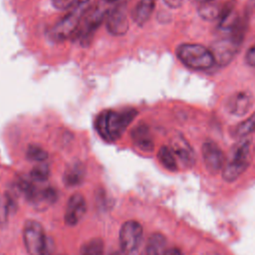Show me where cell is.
<instances>
[{"label": "cell", "instance_id": "27", "mask_svg": "<svg viewBox=\"0 0 255 255\" xmlns=\"http://www.w3.org/2000/svg\"><path fill=\"white\" fill-rule=\"evenodd\" d=\"M245 62L251 67H255V44L252 45L245 54Z\"/></svg>", "mask_w": 255, "mask_h": 255}, {"label": "cell", "instance_id": "21", "mask_svg": "<svg viewBox=\"0 0 255 255\" xmlns=\"http://www.w3.org/2000/svg\"><path fill=\"white\" fill-rule=\"evenodd\" d=\"M15 187L16 190L19 191L20 194H22L25 197V199L31 203H33L39 190L31 181L25 178H19L15 182Z\"/></svg>", "mask_w": 255, "mask_h": 255}, {"label": "cell", "instance_id": "29", "mask_svg": "<svg viewBox=\"0 0 255 255\" xmlns=\"http://www.w3.org/2000/svg\"><path fill=\"white\" fill-rule=\"evenodd\" d=\"M162 255H182V253L178 248H170V249L164 251V253Z\"/></svg>", "mask_w": 255, "mask_h": 255}, {"label": "cell", "instance_id": "4", "mask_svg": "<svg viewBox=\"0 0 255 255\" xmlns=\"http://www.w3.org/2000/svg\"><path fill=\"white\" fill-rule=\"evenodd\" d=\"M175 54L183 65L192 70H207L215 64L210 50L200 44H181Z\"/></svg>", "mask_w": 255, "mask_h": 255}, {"label": "cell", "instance_id": "18", "mask_svg": "<svg viewBox=\"0 0 255 255\" xmlns=\"http://www.w3.org/2000/svg\"><path fill=\"white\" fill-rule=\"evenodd\" d=\"M57 199H58L57 190L53 187H46L38 190L37 195L32 204H34L37 208L41 207L42 209H44L47 206L55 203Z\"/></svg>", "mask_w": 255, "mask_h": 255}, {"label": "cell", "instance_id": "12", "mask_svg": "<svg viewBox=\"0 0 255 255\" xmlns=\"http://www.w3.org/2000/svg\"><path fill=\"white\" fill-rule=\"evenodd\" d=\"M254 104V98L249 91H240L234 93L226 103L227 111L236 117L246 115Z\"/></svg>", "mask_w": 255, "mask_h": 255}, {"label": "cell", "instance_id": "7", "mask_svg": "<svg viewBox=\"0 0 255 255\" xmlns=\"http://www.w3.org/2000/svg\"><path fill=\"white\" fill-rule=\"evenodd\" d=\"M143 229L139 222L135 220L126 221L120 229V247L124 255L133 254L142 239Z\"/></svg>", "mask_w": 255, "mask_h": 255}, {"label": "cell", "instance_id": "17", "mask_svg": "<svg viewBox=\"0 0 255 255\" xmlns=\"http://www.w3.org/2000/svg\"><path fill=\"white\" fill-rule=\"evenodd\" d=\"M166 244L165 237L160 233L151 234L140 255H162Z\"/></svg>", "mask_w": 255, "mask_h": 255}, {"label": "cell", "instance_id": "20", "mask_svg": "<svg viewBox=\"0 0 255 255\" xmlns=\"http://www.w3.org/2000/svg\"><path fill=\"white\" fill-rule=\"evenodd\" d=\"M157 158L159 162L169 171L177 170V162L174 156L173 151L170 147L166 145H162L157 151Z\"/></svg>", "mask_w": 255, "mask_h": 255}, {"label": "cell", "instance_id": "28", "mask_svg": "<svg viewBox=\"0 0 255 255\" xmlns=\"http://www.w3.org/2000/svg\"><path fill=\"white\" fill-rule=\"evenodd\" d=\"M163 2L165 3L166 6H168L169 8H172V9L179 8L182 4V0H163Z\"/></svg>", "mask_w": 255, "mask_h": 255}, {"label": "cell", "instance_id": "26", "mask_svg": "<svg viewBox=\"0 0 255 255\" xmlns=\"http://www.w3.org/2000/svg\"><path fill=\"white\" fill-rule=\"evenodd\" d=\"M79 0H52L53 6L58 10H65L72 8Z\"/></svg>", "mask_w": 255, "mask_h": 255}, {"label": "cell", "instance_id": "8", "mask_svg": "<svg viewBox=\"0 0 255 255\" xmlns=\"http://www.w3.org/2000/svg\"><path fill=\"white\" fill-rule=\"evenodd\" d=\"M240 46L241 45L234 42L230 37L222 38L213 42L210 47V52L215 64L218 66L228 65L239 51Z\"/></svg>", "mask_w": 255, "mask_h": 255}, {"label": "cell", "instance_id": "33", "mask_svg": "<svg viewBox=\"0 0 255 255\" xmlns=\"http://www.w3.org/2000/svg\"><path fill=\"white\" fill-rule=\"evenodd\" d=\"M0 255H5V254H2V253H0Z\"/></svg>", "mask_w": 255, "mask_h": 255}, {"label": "cell", "instance_id": "19", "mask_svg": "<svg viewBox=\"0 0 255 255\" xmlns=\"http://www.w3.org/2000/svg\"><path fill=\"white\" fill-rule=\"evenodd\" d=\"M223 8L213 1H208L200 4L198 8V15L206 21H214L220 19L223 13Z\"/></svg>", "mask_w": 255, "mask_h": 255}, {"label": "cell", "instance_id": "24", "mask_svg": "<svg viewBox=\"0 0 255 255\" xmlns=\"http://www.w3.org/2000/svg\"><path fill=\"white\" fill-rule=\"evenodd\" d=\"M26 156L29 160L44 162L48 158V152L40 145L30 144L27 148Z\"/></svg>", "mask_w": 255, "mask_h": 255}, {"label": "cell", "instance_id": "16", "mask_svg": "<svg viewBox=\"0 0 255 255\" xmlns=\"http://www.w3.org/2000/svg\"><path fill=\"white\" fill-rule=\"evenodd\" d=\"M155 7L154 0H140L133 9L132 19L138 25H144L150 18Z\"/></svg>", "mask_w": 255, "mask_h": 255}, {"label": "cell", "instance_id": "23", "mask_svg": "<svg viewBox=\"0 0 255 255\" xmlns=\"http://www.w3.org/2000/svg\"><path fill=\"white\" fill-rule=\"evenodd\" d=\"M255 130V113L247 120L241 122L234 129V135L237 137H244Z\"/></svg>", "mask_w": 255, "mask_h": 255}, {"label": "cell", "instance_id": "30", "mask_svg": "<svg viewBox=\"0 0 255 255\" xmlns=\"http://www.w3.org/2000/svg\"><path fill=\"white\" fill-rule=\"evenodd\" d=\"M118 1H120V0H105V2H106L107 4H114V3L118 2Z\"/></svg>", "mask_w": 255, "mask_h": 255}, {"label": "cell", "instance_id": "11", "mask_svg": "<svg viewBox=\"0 0 255 255\" xmlns=\"http://www.w3.org/2000/svg\"><path fill=\"white\" fill-rule=\"evenodd\" d=\"M86 211L87 202L85 197L78 192L72 194L68 200L64 215L65 224L68 226L77 225L84 217Z\"/></svg>", "mask_w": 255, "mask_h": 255}, {"label": "cell", "instance_id": "32", "mask_svg": "<svg viewBox=\"0 0 255 255\" xmlns=\"http://www.w3.org/2000/svg\"><path fill=\"white\" fill-rule=\"evenodd\" d=\"M109 255H122V254L119 253V252H112V253L109 254Z\"/></svg>", "mask_w": 255, "mask_h": 255}, {"label": "cell", "instance_id": "9", "mask_svg": "<svg viewBox=\"0 0 255 255\" xmlns=\"http://www.w3.org/2000/svg\"><path fill=\"white\" fill-rule=\"evenodd\" d=\"M201 153L205 167L210 173L215 174L223 168L225 160L224 154L221 148L214 141H204L201 147Z\"/></svg>", "mask_w": 255, "mask_h": 255}, {"label": "cell", "instance_id": "25", "mask_svg": "<svg viewBox=\"0 0 255 255\" xmlns=\"http://www.w3.org/2000/svg\"><path fill=\"white\" fill-rule=\"evenodd\" d=\"M50 172L51 171H50L49 165L43 162V163H40L32 168V170L30 171V177L34 181L44 182L49 178Z\"/></svg>", "mask_w": 255, "mask_h": 255}, {"label": "cell", "instance_id": "3", "mask_svg": "<svg viewBox=\"0 0 255 255\" xmlns=\"http://www.w3.org/2000/svg\"><path fill=\"white\" fill-rule=\"evenodd\" d=\"M90 9V0H79L51 29V37L55 41H64L76 34L82 18Z\"/></svg>", "mask_w": 255, "mask_h": 255}, {"label": "cell", "instance_id": "14", "mask_svg": "<svg viewBox=\"0 0 255 255\" xmlns=\"http://www.w3.org/2000/svg\"><path fill=\"white\" fill-rule=\"evenodd\" d=\"M86 176V167L81 161L70 163L63 174V182L68 187H75L83 183Z\"/></svg>", "mask_w": 255, "mask_h": 255}, {"label": "cell", "instance_id": "1", "mask_svg": "<svg viewBox=\"0 0 255 255\" xmlns=\"http://www.w3.org/2000/svg\"><path fill=\"white\" fill-rule=\"evenodd\" d=\"M137 112L129 109L124 112L105 111L99 115L96 122L99 134L108 141L119 139L128 125L133 121Z\"/></svg>", "mask_w": 255, "mask_h": 255}, {"label": "cell", "instance_id": "22", "mask_svg": "<svg viewBox=\"0 0 255 255\" xmlns=\"http://www.w3.org/2000/svg\"><path fill=\"white\" fill-rule=\"evenodd\" d=\"M104 247V241L101 238H93L82 246L80 255H103Z\"/></svg>", "mask_w": 255, "mask_h": 255}, {"label": "cell", "instance_id": "15", "mask_svg": "<svg viewBox=\"0 0 255 255\" xmlns=\"http://www.w3.org/2000/svg\"><path fill=\"white\" fill-rule=\"evenodd\" d=\"M133 143L143 151H152L154 147L153 139L150 135L148 128L145 125H138L130 133Z\"/></svg>", "mask_w": 255, "mask_h": 255}, {"label": "cell", "instance_id": "5", "mask_svg": "<svg viewBox=\"0 0 255 255\" xmlns=\"http://www.w3.org/2000/svg\"><path fill=\"white\" fill-rule=\"evenodd\" d=\"M23 241L28 255H47L49 246L43 226L29 219L23 226Z\"/></svg>", "mask_w": 255, "mask_h": 255}, {"label": "cell", "instance_id": "10", "mask_svg": "<svg viewBox=\"0 0 255 255\" xmlns=\"http://www.w3.org/2000/svg\"><path fill=\"white\" fill-rule=\"evenodd\" d=\"M170 148L174 155L186 167H192L195 163V152L186 138L179 132H175L170 139Z\"/></svg>", "mask_w": 255, "mask_h": 255}, {"label": "cell", "instance_id": "13", "mask_svg": "<svg viewBox=\"0 0 255 255\" xmlns=\"http://www.w3.org/2000/svg\"><path fill=\"white\" fill-rule=\"evenodd\" d=\"M128 20L126 11L121 8H115L110 10L106 18L107 31L114 36H123L128 30Z\"/></svg>", "mask_w": 255, "mask_h": 255}, {"label": "cell", "instance_id": "6", "mask_svg": "<svg viewBox=\"0 0 255 255\" xmlns=\"http://www.w3.org/2000/svg\"><path fill=\"white\" fill-rule=\"evenodd\" d=\"M110 10L103 4L97 5L91 12L85 17L83 24H80L75 35L78 36L82 46H88L92 42L95 32L99 26L106 20Z\"/></svg>", "mask_w": 255, "mask_h": 255}, {"label": "cell", "instance_id": "2", "mask_svg": "<svg viewBox=\"0 0 255 255\" xmlns=\"http://www.w3.org/2000/svg\"><path fill=\"white\" fill-rule=\"evenodd\" d=\"M251 139L242 138L230 150V156L222 168V177L227 182L236 180L251 161Z\"/></svg>", "mask_w": 255, "mask_h": 255}, {"label": "cell", "instance_id": "31", "mask_svg": "<svg viewBox=\"0 0 255 255\" xmlns=\"http://www.w3.org/2000/svg\"><path fill=\"white\" fill-rule=\"evenodd\" d=\"M197 2H199V4H202V3H205V2H208V1H212V0H196Z\"/></svg>", "mask_w": 255, "mask_h": 255}]
</instances>
